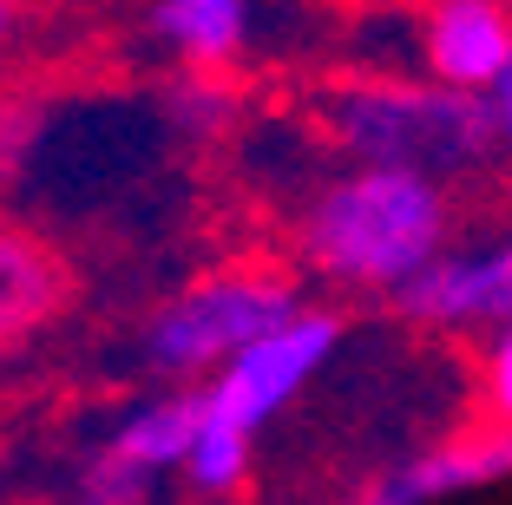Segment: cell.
<instances>
[{
    "label": "cell",
    "mask_w": 512,
    "mask_h": 505,
    "mask_svg": "<svg viewBox=\"0 0 512 505\" xmlns=\"http://www.w3.org/2000/svg\"><path fill=\"white\" fill-rule=\"evenodd\" d=\"M447 243V191L414 171L362 164L355 178L329 184L302 223L309 263L355 289H407L440 263Z\"/></svg>",
    "instance_id": "1"
},
{
    "label": "cell",
    "mask_w": 512,
    "mask_h": 505,
    "mask_svg": "<svg viewBox=\"0 0 512 505\" xmlns=\"http://www.w3.org/2000/svg\"><path fill=\"white\" fill-rule=\"evenodd\" d=\"M342 145L362 151V164L381 171H414V178H447L467 171L486 145H499L493 105L447 86H355L335 105Z\"/></svg>",
    "instance_id": "2"
},
{
    "label": "cell",
    "mask_w": 512,
    "mask_h": 505,
    "mask_svg": "<svg viewBox=\"0 0 512 505\" xmlns=\"http://www.w3.org/2000/svg\"><path fill=\"white\" fill-rule=\"evenodd\" d=\"M296 289L283 276H263V269H230L211 283L184 289L158 322H151V355L178 374L197 368H230L243 348H256L263 335L296 322Z\"/></svg>",
    "instance_id": "3"
},
{
    "label": "cell",
    "mask_w": 512,
    "mask_h": 505,
    "mask_svg": "<svg viewBox=\"0 0 512 505\" xmlns=\"http://www.w3.org/2000/svg\"><path fill=\"white\" fill-rule=\"evenodd\" d=\"M329 348H335V322L329 315H296L289 328L263 335L256 348H243V355L204 387V394H211V414H224L230 427L256 433L276 407H289V394L322 368Z\"/></svg>",
    "instance_id": "4"
},
{
    "label": "cell",
    "mask_w": 512,
    "mask_h": 505,
    "mask_svg": "<svg viewBox=\"0 0 512 505\" xmlns=\"http://www.w3.org/2000/svg\"><path fill=\"white\" fill-rule=\"evenodd\" d=\"M427 66L447 92L486 99L512 66V14L493 0H440L427 14Z\"/></svg>",
    "instance_id": "5"
},
{
    "label": "cell",
    "mask_w": 512,
    "mask_h": 505,
    "mask_svg": "<svg viewBox=\"0 0 512 505\" xmlns=\"http://www.w3.org/2000/svg\"><path fill=\"white\" fill-rule=\"evenodd\" d=\"M197 427H204V394H184V401H165V407H151V414H138L106 446V460L92 466V486H86L92 505H132L151 486V473L191 460Z\"/></svg>",
    "instance_id": "6"
},
{
    "label": "cell",
    "mask_w": 512,
    "mask_h": 505,
    "mask_svg": "<svg viewBox=\"0 0 512 505\" xmlns=\"http://www.w3.org/2000/svg\"><path fill=\"white\" fill-rule=\"evenodd\" d=\"M401 309L434 322H506L512 328V243L473 263H434L421 283L401 289Z\"/></svg>",
    "instance_id": "7"
},
{
    "label": "cell",
    "mask_w": 512,
    "mask_h": 505,
    "mask_svg": "<svg viewBox=\"0 0 512 505\" xmlns=\"http://www.w3.org/2000/svg\"><path fill=\"white\" fill-rule=\"evenodd\" d=\"M66 296H73V276H66L60 256L46 250L40 237L0 223V348L27 342L33 328H46L66 309Z\"/></svg>",
    "instance_id": "8"
},
{
    "label": "cell",
    "mask_w": 512,
    "mask_h": 505,
    "mask_svg": "<svg viewBox=\"0 0 512 505\" xmlns=\"http://www.w3.org/2000/svg\"><path fill=\"white\" fill-rule=\"evenodd\" d=\"M158 33L178 46L184 60L211 66V60H230L250 33V0H158Z\"/></svg>",
    "instance_id": "9"
},
{
    "label": "cell",
    "mask_w": 512,
    "mask_h": 505,
    "mask_svg": "<svg viewBox=\"0 0 512 505\" xmlns=\"http://www.w3.org/2000/svg\"><path fill=\"white\" fill-rule=\"evenodd\" d=\"M184 473H191L197 492H230L250 473V433L230 427L224 414H211V394H204V427H197V446H191V460H184Z\"/></svg>",
    "instance_id": "10"
},
{
    "label": "cell",
    "mask_w": 512,
    "mask_h": 505,
    "mask_svg": "<svg viewBox=\"0 0 512 505\" xmlns=\"http://www.w3.org/2000/svg\"><path fill=\"white\" fill-rule=\"evenodd\" d=\"M486 387H493V407L512 420V328H499V348L486 361Z\"/></svg>",
    "instance_id": "11"
},
{
    "label": "cell",
    "mask_w": 512,
    "mask_h": 505,
    "mask_svg": "<svg viewBox=\"0 0 512 505\" xmlns=\"http://www.w3.org/2000/svg\"><path fill=\"white\" fill-rule=\"evenodd\" d=\"M486 105H493V132H499V145L512 151V66H506V79L486 92Z\"/></svg>",
    "instance_id": "12"
},
{
    "label": "cell",
    "mask_w": 512,
    "mask_h": 505,
    "mask_svg": "<svg viewBox=\"0 0 512 505\" xmlns=\"http://www.w3.org/2000/svg\"><path fill=\"white\" fill-rule=\"evenodd\" d=\"M0 33H7V7H0Z\"/></svg>",
    "instance_id": "13"
},
{
    "label": "cell",
    "mask_w": 512,
    "mask_h": 505,
    "mask_svg": "<svg viewBox=\"0 0 512 505\" xmlns=\"http://www.w3.org/2000/svg\"><path fill=\"white\" fill-rule=\"evenodd\" d=\"M493 7H506V14H512V0H493Z\"/></svg>",
    "instance_id": "14"
}]
</instances>
